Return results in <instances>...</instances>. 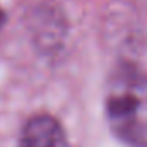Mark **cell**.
<instances>
[{
	"label": "cell",
	"mask_w": 147,
	"mask_h": 147,
	"mask_svg": "<svg viewBox=\"0 0 147 147\" xmlns=\"http://www.w3.org/2000/svg\"><path fill=\"white\" fill-rule=\"evenodd\" d=\"M113 133L128 147H147V78L137 71L116 73L106 99Z\"/></svg>",
	"instance_id": "1"
},
{
	"label": "cell",
	"mask_w": 147,
	"mask_h": 147,
	"mask_svg": "<svg viewBox=\"0 0 147 147\" xmlns=\"http://www.w3.org/2000/svg\"><path fill=\"white\" fill-rule=\"evenodd\" d=\"M18 147H71V144L55 118L36 114L24 125Z\"/></svg>",
	"instance_id": "2"
},
{
	"label": "cell",
	"mask_w": 147,
	"mask_h": 147,
	"mask_svg": "<svg viewBox=\"0 0 147 147\" xmlns=\"http://www.w3.org/2000/svg\"><path fill=\"white\" fill-rule=\"evenodd\" d=\"M0 23H2V16H0Z\"/></svg>",
	"instance_id": "3"
}]
</instances>
